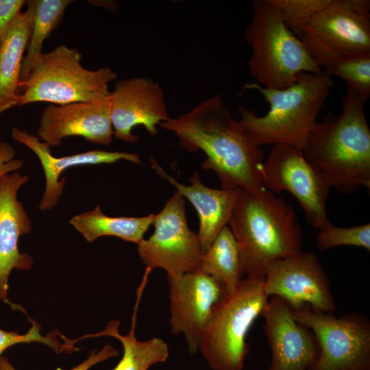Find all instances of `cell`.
<instances>
[{"label": "cell", "instance_id": "484cf974", "mask_svg": "<svg viewBox=\"0 0 370 370\" xmlns=\"http://www.w3.org/2000/svg\"><path fill=\"white\" fill-rule=\"evenodd\" d=\"M317 248L325 251L332 247L349 245L370 251V223L340 227L330 223L317 235Z\"/></svg>", "mask_w": 370, "mask_h": 370}, {"label": "cell", "instance_id": "8992f818", "mask_svg": "<svg viewBox=\"0 0 370 370\" xmlns=\"http://www.w3.org/2000/svg\"><path fill=\"white\" fill-rule=\"evenodd\" d=\"M75 48L59 45L38 58L26 79L20 83L17 106L36 102L64 105L109 99V84L116 73L110 67L88 70Z\"/></svg>", "mask_w": 370, "mask_h": 370}, {"label": "cell", "instance_id": "f546056e", "mask_svg": "<svg viewBox=\"0 0 370 370\" xmlns=\"http://www.w3.org/2000/svg\"><path fill=\"white\" fill-rule=\"evenodd\" d=\"M25 0H0V47L12 23L26 4Z\"/></svg>", "mask_w": 370, "mask_h": 370}, {"label": "cell", "instance_id": "d4e9b609", "mask_svg": "<svg viewBox=\"0 0 370 370\" xmlns=\"http://www.w3.org/2000/svg\"><path fill=\"white\" fill-rule=\"evenodd\" d=\"M34 16L31 33L23 57L21 82L26 79L33 66L43 53L42 45L60 25L71 0H32Z\"/></svg>", "mask_w": 370, "mask_h": 370}, {"label": "cell", "instance_id": "4dcf8cb0", "mask_svg": "<svg viewBox=\"0 0 370 370\" xmlns=\"http://www.w3.org/2000/svg\"><path fill=\"white\" fill-rule=\"evenodd\" d=\"M16 151L9 143L0 140V177L8 173L17 171L23 161L15 158Z\"/></svg>", "mask_w": 370, "mask_h": 370}, {"label": "cell", "instance_id": "83f0119b", "mask_svg": "<svg viewBox=\"0 0 370 370\" xmlns=\"http://www.w3.org/2000/svg\"><path fill=\"white\" fill-rule=\"evenodd\" d=\"M58 332H51L47 336L40 334V327L38 323L32 321V327L24 334H19L16 332H6L0 329V358L2 353L8 347L18 343L39 342L51 348L56 353H71V348L60 343L56 338Z\"/></svg>", "mask_w": 370, "mask_h": 370}, {"label": "cell", "instance_id": "1f68e13d", "mask_svg": "<svg viewBox=\"0 0 370 370\" xmlns=\"http://www.w3.org/2000/svg\"><path fill=\"white\" fill-rule=\"evenodd\" d=\"M89 2L95 6H102L111 12H114L119 5L117 2L114 3L112 1H90Z\"/></svg>", "mask_w": 370, "mask_h": 370}, {"label": "cell", "instance_id": "277c9868", "mask_svg": "<svg viewBox=\"0 0 370 370\" xmlns=\"http://www.w3.org/2000/svg\"><path fill=\"white\" fill-rule=\"evenodd\" d=\"M333 84L332 76L324 72L301 73L293 84L282 90L267 88L258 83L245 84L246 88L256 90L263 97L269 110L259 116L240 106L238 122L258 147L285 144L303 151Z\"/></svg>", "mask_w": 370, "mask_h": 370}, {"label": "cell", "instance_id": "44dd1931", "mask_svg": "<svg viewBox=\"0 0 370 370\" xmlns=\"http://www.w3.org/2000/svg\"><path fill=\"white\" fill-rule=\"evenodd\" d=\"M148 276L149 274H144L137 290V298L132 318L131 328L126 335H121L119 332L120 321L113 320L108 323L103 331L86 334L80 338V339H84L108 336L118 339L122 344L123 354L112 370H149L153 365L164 362L169 358V347L162 338L153 337L146 341H139L136 336L138 308Z\"/></svg>", "mask_w": 370, "mask_h": 370}, {"label": "cell", "instance_id": "d6986e66", "mask_svg": "<svg viewBox=\"0 0 370 370\" xmlns=\"http://www.w3.org/2000/svg\"><path fill=\"white\" fill-rule=\"evenodd\" d=\"M149 160L156 172L175 186L176 191L196 209L199 219L197 234L201 254H205L221 230L229 223L240 189L208 187L200 180L198 171L190 176V184L184 185L170 176L153 157Z\"/></svg>", "mask_w": 370, "mask_h": 370}, {"label": "cell", "instance_id": "603a6c76", "mask_svg": "<svg viewBox=\"0 0 370 370\" xmlns=\"http://www.w3.org/2000/svg\"><path fill=\"white\" fill-rule=\"evenodd\" d=\"M154 214L144 217H110L99 205L93 210L73 217L70 224L90 243L101 236H112L138 244L153 224Z\"/></svg>", "mask_w": 370, "mask_h": 370}, {"label": "cell", "instance_id": "f1b7e54d", "mask_svg": "<svg viewBox=\"0 0 370 370\" xmlns=\"http://www.w3.org/2000/svg\"><path fill=\"white\" fill-rule=\"evenodd\" d=\"M118 355L119 352L113 346L106 344L99 352H96V350L91 351L85 360L70 370H88L94 365ZM0 370L16 369L6 357L1 356L0 358Z\"/></svg>", "mask_w": 370, "mask_h": 370}, {"label": "cell", "instance_id": "2e32d148", "mask_svg": "<svg viewBox=\"0 0 370 370\" xmlns=\"http://www.w3.org/2000/svg\"><path fill=\"white\" fill-rule=\"evenodd\" d=\"M37 135L50 147L60 146L69 136H81L95 144L108 145L114 135L110 99L49 105L40 114Z\"/></svg>", "mask_w": 370, "mask_h": 370}, {"label": "cell", "instance_id": "7402d4cb", "mask_svg": "<svg viewBox=\"0 0 370 370\" xmlns=\"http://www.w3.org/2000/svg\"><path fill=\"white\" fill-rule=\"evenodd\" d=\"M323 72L342 78L365 103L370 97V52L347 54L300 39Z\"/></svg>", "mask_w": 370, "mask_h": 370}, {"label": "cell", "instance_id": "4316f807", "mask_svg": "<svg viewBox=\"0 0 370 370\" xmlns=\"http://www.w3.org/2000/svg\"><path fill=\"white\" fill-rule=\"evenodd\" d=\"M281 12L290 31L299 38L305 25L331 0H270Z\"/></svg>", "mask_w": 370, "mask_h": 370}, {"label": "cell", "instance_id": "ba28073f", "mask_svg": "<svg viewBox=\"0 0 370 370\" xmlns=\"http://www.w3.org/2000/svg\"><path fill=\"white\" fill-rule=\"evenodd\" d=\"M292 310L319 345L310 370H370V321L366 316L354 312L336 317L308 305Z\"/></svg>", "mask_w": 370, "mask_h": 370}, {"label": "cell", "instance_id": "cb8c5ba5", "mask_svg": "<svg viewBox=\"0 0 370 370\" xmlns=\"http://www.w3.org/2000/svg\"><path fill=\"white\" fill-rule=\"evenodd\" d=\"M197 271L216 280L226 295L236 290L243 275L238 246L230 227L225 226L201 255Z\"/></svg>", "mask_w": 370, "mask_h": 370}, {"label": "cell", "instance_id": "3957f363", "mask_svg": "<svg viewBox=\"0 0 370 370\" xmlns=\"http://www.w3.org/2000/svg\"><path fill=\"white\" fill-rule=\"evenodd\" d=\"M229 224L246 278L264 280L270 263L301 251L303 233L294 210L265 188L240 189Z\"/></svg>", "mask_w": 370, "mask_h": 370}, {"label": "cell", "instance_id": "6da1fadb", "mask_svg": "<svg viewBox=\"0 0 370 370\" xmlns=\"http://www.w3.org/2000/svg\"><path fill=\"white\" fill-rule=\"evenodd\" d=\"M159 125L173 132L183 149L205 153L201 168L215 172L221 188L256 191L264 188V152L224 107L221 95Z\"/></svg>", "mask_w": 370, "mask_h": 370}, {"label": "cell", "instance_id": "ffe728a7", "mask_svg": "<svg viewBox=\"0 0 370 370\" xmlns=\"http://www.w3.org/2000/svg\"><path fill=\"white\" fill-rule=\"evenodd\" d=\"M9 28L0 47V114L17 106L21 71L34 16L32 0Z\"/></svg>", "mask_w": 370, "mask_h": 370}, {"label": "cell", "instance_id": "5bb4252c", "mask_svg": "<svg viewBox=\"0 0 370 370\" xmlns=\"http://www.w3.org/2000/svg\"><path fill=\"white\" fill-rule=\"evenodd\" d=\"M299 38L344 53L370 52V1L331 0L311 18Z\"/></svg>", "mask_w": 370, "mask_h": 370}, {"label": "cell", "instance_id": "5b68a950", "mask_svg": "<svg viewBox=\"0 0 370 370\" xmlns=\"http://www.w3.org/2000/svg\"><path fill=\"white\" fill-rule=\"evenodd\" d=\"M252 17L245 37L251 49L247 61L258 84L282 90L293 84L301 73L323 72L304 42L285 25L280 10L270 0L252 1Z\"/></svg>", "mask_w": 370, "mask_h": 370}, {"label": "cell", "instance_id": "4fadbf2b", "mask_svg": "<svg viewBox=\"0 0 370 370\" xmlns=\"http://www.w3.org/2000/svg\"><path fill=\"white\" fill-rule=\"evenodd\" d=\"M110 116L114 136L130 143L139 138L132 133L135 126L143 125L156 136L157 125L169 118L163 90L151 79L143 77L116 82L110 93Z\"/></svg>", "mask_w": 370, "mask_h": 370}, {"label": "cell", "instance_id": "30bf717a", "mask_svg": "<svg viewBox=\"0 0 370 370\" xmlns=\"http://www.w3.org/2000/svg\"><path fill=\"white\" fill-rule=\"evenodd\" d=\"M264 187L278 193L287 190L299 202L308 223L321 230L331 223L326 203L332 188L320 173L296 147L273 145L262 165Z\"/></svg>", "mask_w": 370, "mask_h": 370}, {"label": "cell", "instance_id": "9a60e30c", "mask_svg": "<svg viewBox=\"0 0 370 370\" xmlns=\"http://www.w3.org/2000/svg\"><path fill=\"white\" fill-rule=\"evenodd\" d=\"M270 297L261 314L271 351L267 370H310L319 352L314 334L294 318L284 300Z\"/></svg>", "mask_w": 370, "mask_h": 370}, {"label": "cell", "instance_id": "52a82bcc", "mask_svg": "<svg viewBox=\"0 0 370 370\" xmlns=\"http://www.w3.org/2000/svg\"><path fill=\"white\" fill-rule=\"evenodd\" d=\"M263 279L246 278L214 307L199 349L212 370H244L249 352L247 335L269 297Z\"/></svg>", "mask_w": 370, "mask_h": 370}, {"label": "cell", "instance_id": "ac0fdd59", "mask_svg": "<svg viewBox=\"0 0 370 370\" xmlns=\"http://www.w3.org/2000/svg\"><path fill=\"white\" fill-rule=\"evenodd\" d=\"M12 138L31 149L42 166L45 188L39 204V209L42 211L51 210L58 204L66 182L64 177L60 180V176L67 169L80 165L112 164L119 160L141 162L138 153L105 150H92L57 158L52 155L50 147L34 134L13 127Z\"/></svg>", "mask_w": 370, "mask_h": 370}, {"label": "cell", "instance_id": "7a4b0ae2", "mask_svg": "<svg viewBox=\"0 0 370 370\" xmlns=\"http://www.w3.org/2000/svg\"><path fill=\"white\" fill-rule=\"evenodd\" d=\"M360 96L347 86L342 112L330 113L310 134L303 153L331 188L350 194L370 189V129Z\"/></svg>", "mask_w": 370, "mask_h": 370}, {"label": "cell", "instance_id": "7c38bea8", "mask_svg": "<svg viewBox=\"0 0 370 370\" xmlns=\"http://www.w3.org/2000/svg\"><path fill=\"white\" fill-rule=\"evenodd\" d=\"M167 282L171 332L184 334L189 354L195 355L214 307L226 293L212 277L198 271L167 278Z\"/></svg>", "mask_w": 370, "mask_h": 370}, {"label": "cell", "instance_id": "8fae6325", "mask_svg": "<svg viewBox=\"0 0 370 370\" xmlns=\"http://www.w3.org/2000/svg\"><path fill=\"white\" fill-rule=\"evenodd\" d=\"M269 297H278L295 310L304 306L333 313L336 308L329 278L317 256L302 250L266 268L263 281Z\"/></svg>", "mask_w": 370, "mask_h": 370}, {"label": "cell", "instance_id": "e0dca14e", "mask_svg": "<svg viewBox=\"0 0 370 370\" xmlns=\"http://www.w3.org/2000/svg\"><path fill=\"white\" fill-rule=\"evenodd\" d=\"M29 177L17 171L0 177V300L14 310L23 309L8 298V278L12 269L29 270L34 260L18 247L21 236L32 230V221L22 203L17 199L21 186Z\"/></svg>", "mask_w": 370, "mask_h": 370}, {"label": "cell", "instance_id": "9c48e42d", "mask_svg": "<svg viewBox=\"0 0 370 370\" xmlns=\"http://www.w3.org/2000/svg\"><path fill=\"white\" fill-rule=\"evenodd\" d=\"M155 230L138 245V254L146 268H161L167 278L197 271L201 257L198 234L189 229L184 198L177 191L162 210L154 215Z\"/></svg>", "mask_w": 370, "mask_h": 370}]
</instances>
